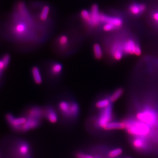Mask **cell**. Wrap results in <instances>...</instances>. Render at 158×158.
I'll return each mask as SVG.
<instances>
[{
  "mask_svg": "<svg viewBox=\"0 0 158 158\" xmlns=\"http://www.w3.org/2000/svg\"><path fill=\"white\" fill-rule=\"evenodd\" d=\"M126 132L132 137H142L148 138L152 134V127L137 120L124 121Z\"/></svg>",
  "mask_w": 158,
  "mask_h": 158,
  "instance_id": "2",
  "label": "cell"
},
{
  "mask_svg": "<svg viewBox=\"0 0 158 158\" xmlns=\"http://www.w3.org/2000/svg\"><path fill=\"white\" fill-rule=\"evenodd\" d=\"M70 106H71V102H69L65 100L61 101L58 104L59 111L61 113L63 116L66 118H68V117Z\"/></svg>",
  "mask_w": 158,
  "mask_h": 158,
  "instance_id": "19",
  "label": "cell"
},
{
  "mask_svg": "<svg viewBox=\"0 0 158 158\" xmlns=\"http://www.w3.org/2000/svg\"><path fill=\"white\" fill-rule=\"evenodd\" d=\"M76 158H101L100 155H92L85 152H79L75 154Z\"/></svg>",
  "mask_w": 158,
  "mask_h": 158,
  "instance_id": "27",
  "label": "cell"
},
{
  "mask_svg": "<svg viewBox=\"0 0 158 158\" xmlns=\"http://www.w3.org/2000/svg\"><path fill=\"white\" fill-rule=\"evenodd\" d=\"M23 115L27 119H35L42 120L44 117V108L37 105H32L26 108Z\"/></svg>",
  "mask_w": 158,
  "mask_h": 158,
  "instance_id": "7",
  "label": "cell"
},
{
  "mask_svg": "<svg viewBox=\"0 0 158 158\" xmlns=\"http://www.w3.org/2000/svg\"><path fill=\"white\" fill-rule=\"evenodd\" d=\"M0 158H1V154H0Z\"/></svg>",
  "mask_w": 158,
  "mask_h": 158,
  "instance_id": "32",
  "label": "cell"
},
{
  "mask_svg": "<svg viewBox=\"0 0 158 158\" xmlns=\"http://www.w3.org/2000/svg\"><path fill=\"white\" fill-rule=\"evenodd\" d=\"M113 112H112V104L102 109L100 115L96 121V125L97 127L101 129H104L107 124L112 121Z\"/></svg>",
  "mask_w": 158,
  "mask_h": 158,
  "instance_id": "5",
  "label": "cell"
},
{
  "mask_svg": "<svg viewBox=\"0 0 158 158\" xmlns=\"http://www.w3.org/2000/svg\"><path fill=\"white\" fill-rule=\"evenodd\" d=\"M94 56L97 60H101L103 56V52L101 46L98 43H95L93 45Z\"/></svg>",
  "mask_w": 158,
  "mask_h": 158,
  "instance_id": "23",
  "label": "cell"
},
{
  "mask_svg": "<svg viewBox=\"0 0 158 158\" xmlns=\"http://www.w3.org/2000/svg\"><path fill=\"white\" fill-rule=\"evenodd\" d=\"M81 16L82 19L89 25L91 22V13L86 10H83L81 12Z\"/></svg>",
  "mask_w": 158,
  "mask_h": 158,
  "instance_id": "28",
  "label": "cell"
},
{
  "mask_svg": "<svg viewBox=\"0 0 158 158\" xmlns=\"http://www.w3.org/2000/svg\"><path fill=\"white\" fill-rule=\"evenodd\" d=\"M32 75V79L34 82L37 85L41 84L43 82V78L42 77L41 72L40 71L39 68L37 66L32 67L31 70Z\"/></svg>",
  "mask_w": 158,
  "mask_h": 158,
  "instance_id": "18",
  "label": "cell"
},
{
  "mask_svg": "<svg viewBox=\"0 0 158 158\" xmlns=\"http://www.w3.org/2000/svg\"><path fill=\"white\" fill-rule=\"evenodd\" d=\"M41 124V120L35 119H27V121L22 128L21 132H27L38 128Z\"/></svg>",
  "mask_w": 158,
  "mask_h": 158,
  "instance_id": "11",
  "label": "cell"
},
{
  "mask_svg": "<svg viewBox=\"0 0 158 158\" xmlns=\"http://www.w3.org/2000/svg\"><path fill=\"white\" fill-rule=\"evenodd\" d=\"M101 23H111L114 25L117 29L121 27L123 25V21L122 18L118 17H112L101 14L100 15Z\"/></svg>",
  "mask_w": 158,
  "mask_h": 158,
  "instance_id": "9",
  "label": "cell"
},
{
  "mask_svg": "<svg viewBox=\"0 0 158 158\" xmlns=\"http://www.w3.org/2000/svg\"><path fill=\"white\" fill-rule=\"evenodd\" d=\"M123 44L115 43L112 46L111 49V54L112 58L117 61H119L123 58L124 51L123 50Z\"/></svg>",
  "mask_w": 158,
  "mask_h": 158,
  "instance_id": "14",
  "label": "cell"
},
{
  "mask_svg": "<svg viewBox=\"0 0 158 158\" xmlns=\"http://www.w3.org/2000/svg\"><path fill=\"white\" fill-rule=\"evenodd\" d=\"M124 93V89L122 88H119L116 89L112 95L109 97V99L111 103L117 101L119 99H120Z\"/></svg>",
  "mask_w": 158,
  "mask_h": 158,
  "instance_id": "24",
  "label": "cell"
},
{
  "mask_svg": "<svg viewBox=\"0 0 158 158\" xmlns=\"http://www.w3.org/2000/svg\"><path fill=\"white\" fill-rule=\"evenodd\" d=\"M30 146L26 141L17 142L14 149V156L17 158H30Z\"/></svg>",
  "mask_w": 158,
  "mask_h": 158,
  "instance_id": "6",
  "label": "cell"
},
{
  "mask_svg": "<svg viewBox=\"0 0 158 158\" xmlns=\"http://www.w3.org/2000/svg\"><path fill=\"white\" fill-rule=\"evenodd\" d=\"M49 74L53 77L60 75L63 71V65L59 62H54L51 64L49 69Z\"/></svg>",
  "mask_w": 158,
  "mask_h": 158,
  "instance_id": "17",
  "label": "cell"
},
{
  "mask_svg": "<svg viewBox=\"0 0 158 158\" xmlns=\"http://www.w3.org/2000/svg\"><path fill=\"white\" fill-rule=\"evenodd\" d=\"M125 128L124 121H111L107 124L104 130L105 131H113L118 129H123Z\"/></svg>",
  "mask_w": 158,
  "mask_h": 158,
  "instance_id": "20",
  "label": "cell"
},
{
  "mask_svg": "<svg viewBox=\"0 0 158 158\" xmlns=\"http://www.w3.org/2000/svg\"><path fill=\"white\" fill-rule=\"evenodd\" d=\"M142 54V49L140 47V45H138L137 46V49L136 50L135 53V55L136 56H140Z\"/></svg>",
  "mask_w": 158,
  "mask_h": 158,
  "instance_id": "30",
  "label": "cell"
},
{
  "mask_svg": "<svg viewBox=\"0 0 158 158\" xmlns=\"http://www.w3.org/2000/svg\"><path fill=\"white\" fill-rule=\"evenodd\" d=\"M146 6L143 4H132L129 6V12L133 15H138L142 14L146 10Z\"/></svg>",
  "mask_w": 158,
  "mask_h": 158,
  "instance_id": "16",
  "label": "cell"
},
{
  "mask_svg": "<svg viewBox=\"0 0 158 158\" xmlns=\"http://www.w3.org/2000/svg\"><path fill=\"white\" fill-rule=\"evenodd\" d=\"M68 43V38L65 35H62L60 36L58 40V43L60 47L64 48L67 46Z\"/></svg>",
  "mask_w": 158,
  "mask_h": 158,
  "instance_id": "26",
  "label": "cell"
},
{
  "mask_svg": "<svg viewBox=\"0 0 158 158\" xmlns=\"http://www.w3.org/2000/svg\"><path fill=\"white\" fill-rule=\"evenodd\" d=\"M130 158V157H127V158Z\"/></svg>",
  "mask_w": 158,
  "mask_h": 158,
  "instance_id": "33",
  "label": "cell"
},
{
  "mask_svg": "<svg viewBox=\"0 0 158 158\" xmlns=\"http://www.w3.org/2000/svg\"><path fill=\"white\" fill-rule=\"evenodd\" d=\"M131 144L134 149L139 152H145L149 149V145L147 139L142 137H133Z\"/></svg>",
  "mask_w": 158,
  "mask_h": 158,
  "instance_id": "8",
  "label": "cell"
},
{
  "mask_svg": "<svg viewBox=\"0 0 158 158\" xmlns=\"http://www.w3.org/2000/svg\"><path fill=\"white\" fill-rule=\"evenodd\" d=\"M138 44L132 39H128L123 43V50L126 55H135L136 50Z\"/></svg>",
  "mask_w": 158,
  "mask_h": 158,
  "instance_id": "13",
  "label": "cell"
},
{
  "mask_svg": "<svg viewBox=\"0 0 158 158\" xmlns=\"http://www.w3.org/2000/svg\"><path fill=\"white\" fill-rule=\"evenodd\" d=\"M91 22L89 25L92 27H97L100 24V15L101 14L99 13L98 6L97 5H94L91 7Z\"/></svg>",
  "mask_w": 158,
  "mask_h": 158,
  "instance_id": "10",
  "label": "cell"
},
{
  "mask_svg": "<svg viewBox=\"0 0 158 158\" xmlns=\"http://www.w3.org/2000/svg\"><path fill=\"white\" fill-rule=\"evenodd\" d=\"M41 29L26 3L23 1L17 2L6 23V37L20 44L34 45L38 41Z\"/></svg>",
  "mask_w": 158,
  "mask_h": 158,
  "instance_id": "1",
  "label": "cell"
},
{
  "mask_svg": "<svg viewBox=\"0 0 158 158\" xmlns=\"http://www.w3.org/2000/svg\"><path fill=\"white\" fill-rule=\"evenodd\" d=\"M44 117L50 123L55 124L58 121V114L54 108L51 106H47L44 108Z\"/></svg>",
  "mask_w": 158,
  "mask_h": 158,
  "instance_id": "12",
  "label": "cell"
},
{
  "mask_svg": "<svg viewBox=\"0 0 158 158\" xmlns=\"http://www.w3.org/2000/svg\"><path fill=\"white\" fill-rule=\"evenodd\" d=\"M5 119L8 124L13 131L21 132L22 126L26 123L27 118L24 115L16 117L13 114L8 113L5 115Z\"/></svg>",
  "mask_w": 158,
  "mask_h": 158,
  "instance_id": "4",
  "label": "cell"
},
{
  "mask_svg": "<svg viewBox=\"0 0 158 158\" xmlns=\"http://www.w3.org/2000/svg\"><path fill=\"white\" fill-rule=\"evenodd\" d=\"M10 61V55L8 54H5L0 58V81L2 79L5 71L9 66Z\"/></svg>",
  "mask_w": 158,
  "mask_h": 158,
  "instance_id": "15",
  "label": "cell"
},
{
  "mask_svg": "<svg viewBox=\"0 0 158 158\" xmlns=\"http://www.w3.org/2000/svg\"><path fill=\"white\" fill-rule=\"evenodd\" d=\"M152 18L154 21L158 23V12H155L152 15Z\"/></svg>",
  "mask_w": 158,
  "mask_h": 158,
  "instance_id": "31",
  "label": "cell"
},
{
  "mask_svg": "<svg viewBox=\"0 0 158 158\" xmlns=\"http://www.w3.org/2000/svg\"><path fill=\"white\" fill-rule=\"evenodd\" d=\"M117 29V28L114 25L111 23H105L103 26V29L105 31L109 32Z\"/></svg>",
  "mask_w": 158,
  "mask_h": 158,
  "instance_id": "29",
  "label": "cell"
},
{
  "mask_svg": "<svg viewBox=\"0 0 158 158\" xmlns=\"http://www.w3.org/2000/svg\"><path fill=\"white\" fill-rule=\"evenodd\" d=\"M112 104L109 98H104L99 100L95 103V107L98 109H103Z\"/></svg>",
  "mask_w": 158,
  "mask_h": 158,
  "instance_id": "22",
  "label": "cell"
},
{
  "mask_svg": "<svg viewBox=\"0 0 158 158\" xmlns=\"http://www.w3.org/2000/svg\"><path fill=\"white\" fill-rule=\"evenodd\" d=\"M137 120L148 125L152 128L158 124V115L157 112L151 108H145L137 112L136 115Z\"/></svg>",
  "mask_w": 158,
  "mask_h": 158,
  "instance_id": "3",
  "label": "cell"
},
{
  "mask_svg": "<svg viewBox=\"0 0 158 158\" xmlns=\"http://www.w3.org/2000/svg\"><path fill=\"white\" fill-rule=\"evenodd\" d=\"M123 151L121 148H115L114 149H111V151L108 152V157L109 158H115L118 157L122 154Z\"/></svg>",
  "mask_w": 158,
  "mask_h": 158,
  "instance_id": "25",
  "label": "cell"
},
{
  "mask_svg": "<svg viewBox=\"0 0 158 158\" xmlns=\"http://www.w3.org/2000/svg\"><path fill=\"white\" fill-rule=\"evenodd\" d=\"M79 112H80V107L78 104L76 103L75 102H71L68 118H75V117H77L79 115Z\"/></svg>",
  "mask_w": 158,
  "mask_h": 158,
  "instance_id": "21",
  "label": "cell"
}]
</instances>
